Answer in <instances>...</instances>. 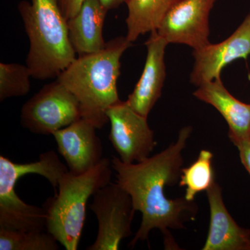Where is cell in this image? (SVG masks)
Returning a JSON list of instances; mask_svg holds the SVG:
<instances>
[{
	"instance_id": "obj_1",
	"label": "cell",
	"mask_w": 250,
	"mask_h": 250,
	"mask_svg": "<svg viewBox=\"0 0 250 250\" xmlns=\"http://www.w3.org/2000/svg\"><path fill=\"white\" fill-rule=\"evenodd\" d=\"M191 133V126H185L173 144L137 164H125L116 156L112 159L117 183L129 192L135 210L142 214L141 226L129 248L148 239L150 231L159 229L165 249L180 250L170 230L182 229L188 222L195 220L198 206L195 200L188 201L184 197L167 198L165 188L179 182L184 164L182 154Z\"/></svg>"
},
{
	"instance_id": "obj_2",
	"label": "cell",
	"mask_w": 250,
	"mask_h": 250,
	"mask_svg": "<svg viewBox=\"0 0 250 250\" xmlns=\"http://www.w3.org/2000/svg\"><path fill=\"white\" fill-rule=\"evenodd\" d=\"M132 46L126 36L106 42L95 53L79 56L57 80L78 100L82 118L101 129L108 123V108L121 101L117 88L121 59Z\"/></svg>"
},
{
	"instance_id": "obj_3",
	"label": "cell",
	"mask_w": 250,
	"mask_h": 250,
	"mask_svg": "<svg viewBox=\"0 0 250 250\" xmlns=\"http://www.w3.org/2000/svg\"><path fill=\"white\" fill-rule=\"evenodd\" d=\"M18 8L29 40L26 65L31 77L42 81L57 78L77 58L58 1L22 0Z\"/></svg>"
},
{
	"instance_id": "obj_4",
	"label": "cell",
	"mask_w": 250,
	"mask_h": 250,
	"mask_svg": "<svg viewBox=\"0 0 250 250\" xmlns=\"http://www.w3.org/2000/svg\"><path fill=\"white\" fill-rule=\"evenodd\" d=\"M111 161L107 158L82 174L68 171L59 181L58 192L43 206L46 230L65 250H76L86 217L88 200L99 189L111 182Z\"/></svg>"
},
{
	"instance_id": "obj_5",
	"label": "cell",
	"mask_w": 250,
	"mask_h": 250,
	"mask_svg": "<svg viewBox=\"0 0 250 250\" xmlns=\"http://www.w3.org/2000/svg\"><path fill=\"white\" fill-rule=\"evenodd\" d=\"M82 118L76 97L58 80L44 85L23 105L21 123L36 134L52 135Z\"/></svg>"
},
{
	"instance_id": "obj_6",
	"label": "cell",
	"mask_w": 250,
	"mask_h": 250,
	"mask_svg": "<svg viewBox=\"0 0 250 250\" xmlns=\"http://www.w3.org/2000/svg\"><path fill=\"white\" fill-rule=\"evenodd\" d=\"M98 222V231L88 250H116L121 241L132 235L131 225L136 212L132 198L117 182L99 189L90 205Z\"/></svg>"
},
{
	"instance_id": "obj_7",
	"label": "cell",
	"mask_w": 250,
	"mask_h": 250,
	"mask_svg": "<svg viewBox=\"0 0 250 250\" xmlns=\"http://www.w3.org/2000/svg\"><path fill=\"white\" fill-rule=\"evenodd\" d=\"M106 115L111 123L108 139L123 163L141 162L150 156L156 142L147 117L135 111L126 101L111 106Z\"/></svg>"
},
{
	"instance_id": "obj_8",
	"label": "cell",
	"mask_w": 250,
	"mask_h": 250,
	"mask_svg": "<svg viewBox=\"0 0 250 250\" xmlns=\"http://www.w3.org/2000/svg\"><path fill=\"white\" fill-rule=\"evenodd\" d=\"M216 0H177L166 15L158 34L167 43L198 50L210 44L209 16Z\"/></svg>"
},
{
	"instance_id": "obj_9",
	"label": "cell",
	"mask_w": 250,
	"mask_h": 250,
	"mask_svg": "<svg viewBox=\"0 0 250 250\" xmlns=\"http://www.w3.org/2000/svg\"><path fill=\"white\" fill-rule=\"evenodd\" d=\"M195 62L190 74L192 84L220 80L224 67L237 59L250 56V13L228 39L192 52Z\"/></svg>"
},
{
	"instance_id": "obj_10",
	"label": "cell",
	"mask_w": 250,
	"mask_h": 250,
	"mask_svg": "<svg viewBox=\"0 0 250 250\" xmlns=\"http://www.w3.org/2000/svg\"><path fill=\"white\" fill-rule=\"evenodd\" d=\"M97 128L83 118L52 134L59 154L72 173L82 174L103 159V146Z\"/></svg>"
},
{
	"instance_id": "obj_11",
	"label": "cell",
	"mask_w": 250,
	"mask_h": 250,
	"mask_svg": "<svg viewBox=\"0 0 250 250\" xmlns=\"http://www.w3.org/2000/svg\"><path fill=\"white\" fill-rule=\"evenodd\" d=\"M165 39L154 30L146 41L147 57L142 75L126 103L135 111L145 117L152 111L161 98L166 76Z\"/></svg>"
},
{
	"instance_id": "obj_12",
	"label": "cell",
	"mask_w": 250,
	"mask_h": 250,
	"mask_svg": "<svg viewBox=\"0 0 250 250\" xmlns=\"http://www.w3.org/2000/svg\"><path fill=\"white\" fill-rule=\"evenodd\" d=\"M210 224L202 250H250V230L236 223L224 203L223 190L217 182L207 190Z\"/></svg>"
},
{
	"instance_id": "obj_13",
	"label": "cell",
	"mask_w": 250,
	"mask_h": 250,
	"mask_svg": "<svg viewBox=\"0 0 250 250\" xmlns=\"http://www.w3.org/2000/svg\"><path fill=\"white\" fill-rule=\"evenodd\" d=\"M19 180L6 166L0 165V228L16 231L46 230L45 208L27 205L16 194Z\"/></svg>"
},
{
	"instance_id": "obj_14",
	"label": "cell",
	"mask_w": 250,
	"mask_h": 250,
	"mask_svg": "<svg viewBox=\"0 0 250 250\" xmlns=\"http://www.w3.org/2000/svg\"><path fill=\"white\" fill-rule=\"evenodd\" d=\"M193 95L211 105L222 115L228 123L229 136L235 146L250 139V104L234 98L225 88L221 79L199 85Z\"/></svg>"
},
{
	"instance_id": "obj_15",
	"label": "cell",
	"mask_w": 250,
	"mask_h": 250,
	"mask_svg": "<svg viewBox=\"0 0 250 250\" xmlns=\"http://www.w3.org/2000/svg\"><path fill=\"white\" fill-rule=\"evenodd\" d=\"M108 11L100 0H84L79 12L67 21L69 39L75 53L93 54L104 47L103 28Z\"/></svg>"
},
{
	"instance_id": "obj_16",
	"label": "cell",
	"mask_w": 250,
	"mask_h": 250,
	"mask_svg": "<svg viewBox=\"0 0 250 250\" xmlns=\"http://www.w3.org/2000/svg\"><path fill=\"white\" fill-rule=\"evenodd\" d=\"M177 0H128L126 39L134 42L141 35L156 30Z\"/></svg>"
},
{
	"instance_id": "obj_17",
	"label": "cell",
	"mask_w": 250,
	"mask_h": 250,
	"mask_svg": "<svg viewBox=\"0 0 250 250\" xmlns=\"http://www.w3.org/2000/svg\"><path fill=\"white\" fill-rule=\"evenodd\" d=\"M213 157L211 152L202 149L196 161L188 167L182 168L179 186L186 188L184 197L188 201H194L197 194L207 191L214 183Z\"/></svg>"
},
{
	"instance_id": "obj_18",
	"label": "cell",
	"mask_w": 250,
	"mask_h": 250,
	"mask_svg": "<svg viewBox=\"0 0 250 250\" xmlns=\"http://www.w3.org/2000/svg\"><path fill=\"white\" fill-rule=\"evenodd\" d=\"M58 243L47 230L26 231L0 228V250H58Z\"/></svg>"
},
{
	"instance_id": "obj_19",
	"label": "cell",
	"mask_w": 250,
	"mask_h": 250,
	"mask_svg": "<svg viewBox=\"0 0 250 250\" xmlns=\"http://www.w3.org/2000/svg\"><path fill=\"white\" fill-rule=\"evenodd\" d=\"M31 74L27 65L0 63V101L22 97L31 89Z\"/></svg>"
},
{
	"instance_id": "obj_20",
	"label": "cell",
	"mask_w": 250,
	"mask_h": 250,
	"mask_svg": "<svg viewBox=\"0 0 250 250\" xmlns=\"http://www.w3.org/2000/svg\"><path fill=\"white\" fill-rule=\"evenodd\" d=\"M84 0H57L59 8L67 21L79 12Z\"/></svg>"
},
{
	"instance_id": "obj_21",
	"label": "cell",
	"mask_w": 250,
	"mask_h": 250,
	"mask_svg": "<svg viewBox=\"0 0 250 250\" xmlns=\"http://www.w3.org/2000/svg\"><path fill=\"white\" fill-rule=\"evenodd\" d=\"M236 147L239 151L242 164L250 174V139L238 143Z\"/></svg>"
},
{
	"instance_id": "obj_22",
	"label": "cell",
	"mask_w": 250,
	"mask_h": 250,
	"mask_svg": "<svg viewBox=\"0 0 250 250\" xmlns=\"http://www.w3.org/2000/svg\"><path fill=\"white\" fill-rule=\"evenodd\" d=\"M127 1L128 0H100L102 4L108 11L119 7L121 4H123V3H126Z\"/></svg>"
}]
</instances>
